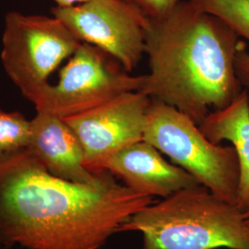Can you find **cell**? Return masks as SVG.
Returning <instances> with one entry per match:
<instances>
[{
	"label": "cell",
	"instance_id": "ba28073f",
	"mask_svg": "<svg viewBox=\"0 0 249 249\" xmlns=\"http://www.w3.org/2000/svg\"><path fill=\"white\" fill-rule=\"evenodd\" d=\"M152 99L142 90L129 91L99 107L65 118L84 151V163L93 173L117 151L143 141Z\"/></svg>",
	"mask_w": 249,
	"mask_h": 249
},
{
	"label": "cell",
	"instance_id": "8992f818",
	"mask_svg": "<svg viewBox=\"0 0 249 249\" xmlns=\"http://www.w3.org/2000/svg\"><path fill=\"white\" fill-rule=\"evenodd\" d=\"M145 75L131 76L114 57L94 45L81 43L59 72L28 99L36 111L68 118L129 91L142 90Z\"/></svg>",
	"mask_w": 249,
	"mask_h": 249
},
{
	"label": "cell",
	"instance_id": "277c9868",
	"mask_svg": "<svg viewBox=\"0 0 249 249\" xmlns=\"http://www.w3.org/2000/svg\"><path fill=\"white\" fill-rule=\"evenodd\" d=\"M143 140L214 195L236 205L240 166L232 146L212 142L189 116L156 100L148 110Z\"/></svg>",
	"mask_w": 249,
	"mask_h": 249
},
{
	"label": "cell",
	"instance_id": "7c38bea8",
	"mask_svg": "<svg viewBox=\"0 0 249 249\" xmlns=\"http://www.w3.org/2000/svg\"><path fill=\"white\" fill-rule=\"evenodd\" d=\"M30 135L31 120L22 113L0 107V163L27 151Z\"/></svg>",
	"mask_w": 249,
	"mask_h": 249
},
{
	"label": "cell",
	"instance_id": "3957f363",
	"mask_svg": "<svg viewBox=\"0 0 249 249\" xmlns=\"http://www.w3.org/2000/svg\"><path fill=\"white\" fill-rule=\"evenodd\" d=\"M142 232V249H249L244 211L198 185L149 205L122 225Z\"/></svg>",
	"mask_w": 249,
	"mask_h": 249
},
{
	"label": "cell",
	"instance_id": "9a60e30c",
	"mask_svg": "<svg viewBox=\"0 0 249 249\" xmlns=\"http://www.w3.org/2000/svg\"><path fill=\"white\" fill-rule=\"evenodd\" d=\"M235 71L243 89L249 93V52L244 41H241L235 56Z\"/></svg>",
	"mask_w": 249,
	"mask_h": 249
},
{
	"label": "cell",
	"instance_id": "5b68a950",
	"mask_svg": "<svg viewBox=\"0 0 249 249\" xmlns=\"http://www.w3.org/2000/svg\"><path fill=\"white\" fill-rule=\"evenodd\" d=\"M81 45L61 19L10 11L5 17L1 61L26 99L47 84L53 72Z\"/></svg>",
	"mask_w": 249,
	"mask_h": 249
},
{
	"label": "cell",
	"instance_id": "4fadbf2b",
	"mask_svg": "<svg viewBox=\"0 0 249 249\" xmlns=\"http://www.w3.org/2000/svg\"><path fill=\"white\" fill-rule=\"evenodd\" d=\"M249 42V0H187Z\"/></svg>",
	"mask_w": 249,
	"mask_h": 249
},
{
	"label": "cell",
	"instance_id": "52a82bcc",
	"mask_svg": "<svg viewBox=\"0 0 249 249\" xmlns=\"http://www.w3.org/2000/svg\"><path fill=\"white\" fill-rule=\"evenodd\" d=\"M52 15L61 19L81 43L114 57L131 72L145 54L149 17L125 0H89L69 8L53 7Z\"/></svg>",
	"mask_w": 249,
	"mask_h": 249
},
{
	"label": "cell",
	"instance_id": "5bb4252c",
	"mask_svg": "<svg viewBox=\"0 0 249 249\" xmlns=\"http://www.w3.org/2000/svg\"><path fill=\"white\" fill-rule=\"evenodd\" d=\"M138 6L151 18H161L167 16L180 0H125Z\"/></svg>",
	"mask_w": 249,
	"mask_h": 249
},
{
	"label": "cell",
	"instance_id": "e0dca14e",
	"mask_svg": "<svg viewBox=\"0 0 249 249\" xmlns=\"http://www.w3.org/2000/svg\"><path fill=\"white\" fill-rule=\"evenodd\" d=\"M244 215H245V219H246V222L249 225V208L247 209L246 211H244Z\"/></svg>",
	"mask_w": 249,
	"mask_h": 249
},
{
	"label": "cell",
	"instance_id": "2e32d148",
	"mask_svg": "<svg viewBox=\"0 0 249 249\" xmlns=\"http://www.w3.org/2000/svg\"><path fill=\"white\" fill-rule=\"evenodd\" d=\"M89 0H53V2L56 4V7L59 8H69L78 4L84 3Z\"/></svg>",
	"mask_w": 249,
	"mask_h": 249
},
{
	"label": "cell",
	"instance_id": "7a4b0ae2",
	"mask_svg": "<svg viewBox=\"0 0 249 249\" xmlns=\"http://www.w3.org/2000/svg\"><path fill=\"white\" fill-rule=\"evenodd\" d=\"M241 41L223 20L180 0L167 16L149 18L142 91L200 124L244 89L235 71Z\"/></svg>",
	"mask_w": 249,
	"mask_h": 249
},
{
	"label": "cell",
	"instance_id": "6da1fadb",
	"mask_svg": "<svg viewBox=\"0 0 249 249\" xmlns=\"http://www.w3.org/2000/svg\"><path fill=\"white\" fill-rule=\"evenodd\" d=\"M153 203L105 171L95 184L56 178L25 151L0 163V244L27 249H99Z\"/></svg>",
	"mask_w": 249,
	"mask_h": 249
},
{
	"label": "cell",
	"instance_id": "30bf717a",
	"mask_svg": "<svg viewBox=\"0 0 249 249\" xmlns=\"http://www.w3.org/2000/svg\"><path fill=\"white\" fill-rule=\"evenodd\" d=\"M27 151L56 178L78 184H95L104 172L93 173L84 163L77 135L63 118L36 111L31 119Z\"/></svg>",
	"mask_w": 249,
	"mask_h": 249
},
{
	"label": "cell",
	"instance_id": "8fae6325",
	"mask_svg": "<svg viewBox=\"0 0 249 249\" xmlns=\"http://www.w3.org/2000/svg\"><path fill=\"white\" fill-rule=\"evenodd\" d=\"M205 136L215 144L229 142L235 149L240 166V179L236 206L249 208V93L242 90L230 106L213 111L198 124Z\"/></svg>",
	"mask_w": 249,
	"mask_h": 249
},
{
	"label": "cell",
	"instance_id": "9c48e42d",
	"mask_svg": "<svg viewBox=\"0 0 249 249\" xmlns=\"http://www.w3.org/2000/svg\"><path fill=\"white\" fill-rule=\"evenodd\" d=\"M103 171L122 180L129 189L145 196L167 197L182 189L200 185L186 170L165 160L144 140L117 151Z\"/></svg>",
	"mask_w": 249,
	"mask_h": 249
}]
</instances>
